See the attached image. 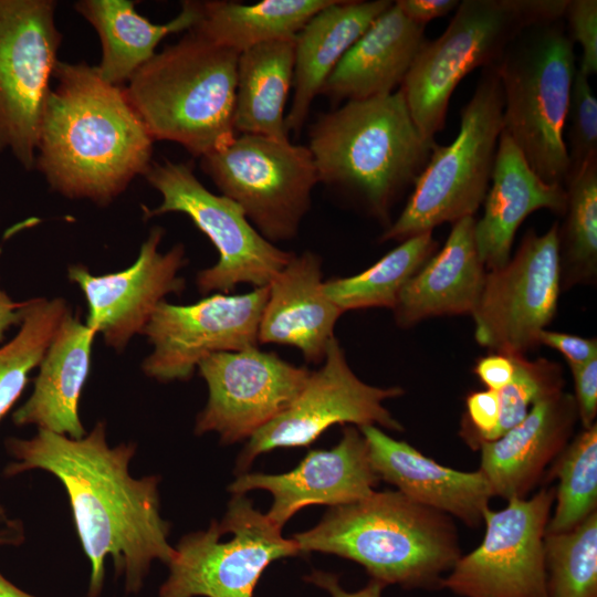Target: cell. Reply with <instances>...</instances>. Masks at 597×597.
<instances>
[{
    "instance_id": "obj_1",
    "label": "cell",
    "mask_w": 597,
    "mask_h": 597,
    "mask_svg": "<svg viewBox=\"0 0 597 597\" xmlns=\"http://www.w3.org/2000/svg\"><path fill=\"white\" fill-rule=\"evenodd\" d=\"M6 446L15 459L6 467L7 476L41 469L64 486L91 564L88 597L103 588L107 556L116 573L125 574L128 593L140 589L153 561L170 563L176 551L159 513V476L130 475L134 442L109 447L105 422L98 421L80 439L38 429L30 439L9 438Z\"/></svg>"
},
{
    "instance_id": "obj_2",
    "label": "cell",
    "mask_w": 597,
    "mask_h": 597,
    "mask_svg": "<svg viewBox=\"0 0 597 597\" xmlns=\"http://www.w3.org/2000/svg\"><path fill=\"white\" fill-rule=\"evenodd\" d=\"M45 101L35 168L51 190L109 206L153 160L154 138L125 86L106 83L82 61H57Z\"/></svg>"
},
{
    "instance_id": "obj_3",
    "label": "cell",
    "mask_w": 597,
    "mask_h": 597,
    "mask_svg": "<svg viewBox=\"0 0 597 597\" xmlns=\"http://www.w3.org/2000/svg\"><path fill=\"white\" fill-rule=\"evenodd\" d=\"M293 540L301 554L323 552L352 559L385 586L441 587L442 574L461 557L448 514L399 491H375L354 503L332 506L315 527Z\"/></svg>"
},
{
    "instance_id": "obj_4",
    "label": "cell",
    "mask_w": 597,
    "mask_h": 597,
    "mask_svg": "<svg viewBox=\"0 0 597 597\" xmlns=\"http://www.w3.org/2000/svg\"><path fill=\"white\" fill-rule=\"evenodd\" d=\"M434 140L415 125L400 90L346 101L312 126L310 143L320 182L356 198L387 220L396 198L413 185Z\"/></svg>"
},
{
    "instance_id": "obj_5",
    "label": "cell",
    "mask_w": 597,
    "mask_h": 597,
    "mask_svg": "<svg viewBox=\"0 0 597 597\" xmlns=\"http://www.w3.org/2000/svg\"><path fill=\"white\" fill-rule=\"evenodd\" d=\"M239 53L193 29L145 63L125 86L154 140L203 157L228 145L233 127Z\"/></svg>"
},
{
    "instance_id": "obj_6",
    "label": "cell",
    "mask_w": 597,
    "mask_h": 597,
    "mask_svg": "<svg viewBox=\"0 0 597 597\" xmlns=\"http://www.w3.org/2000/svg\"><path fill=\"white\" fill-rule=\"evenodd\" d=\"M503 94V129L543 180L565 186L564 130L576 73L564 19L525 28L494 64Z\"/></svg>"
},
{
    "instance_id": "obj_7",
    "label": "cell",
    "mask_w": 597,
    "mask_h": 597,
    "mask_svg": "<svg viewBox=\"0 0 597 597\" xmlns=\"http://www.w3.org/2000/svg\"><path fill=\"white\" fill-rule=\"evenodd\" d=\"M568 0H463L443 33L426 40L400 91L420 134L434 140L450 98L473 70L494 65L525 28L564 18Z\"/></svg>"
},
{
    "instance_id": "obj_8",
    "label": "cell",
    "mask_w": 597,
    "mask_h": 597,
    "mask_svg": "<svg viewBox=\"0 0 597 597\" xmlns=\"http://www.w3.org/2000/svg\"><path fill=\"white\" fill-rule=\"evenodd\" d=\"M503 94L494 65L483 67L470 101L460 113L454 140L433 145L399 217L380 241L402 242L444 222L473 217L489 189L500 135Z\"/></svg>"
},
{
    "instance_id": "obj_9",
    "label": "cell",
    "mask_w": 597,
    "mask_h": 597,
    "mask_svg": "<svg viewBox=\"0 0 597 597\" xmlns=\"http://www.w3.org/2000/svg\"><path fill=\"white\" fill-rule=\"evenodd\" d=\"M143 177L161 195L159 206H143L145 220L184 213L217 249L218 262L196 275L201 294H228L243 283L269 285L294 255L263 238L234 201L208 190L196 177L191 161H153Z\"/></svg>"
},
{
    "instance_id": "obj_10",
    "label": "cell",
    "mask_w": 597,
    "mask_h": 597,
    "mask_svg": "<svg viewBox=\"0 0 597 597\" xmlns=\"http://www.w3.org/2000/svg\"><path fill=\"white\" fill-rule=\"evenodd\" d=\"M202 171L234 201L259 233L275 243L293 239L320 182L307 146L240 134L200 158Z\"/></svg>"
},
{
    "instance_id": "obj_11",
    "label": "cell",
    "mask_w": 597,
    "mask_h": 597,
    "mask_svg": "<svg viewBox=\"0 0 597 597\" xmlns=\"http://www.w3.org/2000/svg\"><path fill=\"white\" fill-rule=\"evenodd\" d=\"M175 551L158 597H253L269 564L301 554L244 495L232 498L220 523L186 535Z\"/></svg>"
},
{
    "instance_id": "obj_12",
    "label": "cell",
    "mask_w": 597,
    "mask_h": 597,
    "mask_svg": "<svg viewBox=\"0 0 597 597\" xmlns=\"http://www.w3.org/2000/svg\"><path fill=\"white\" fill-rule=\"evenodd\" d=\"M54 0H0V153L35 168L38 137L62 33Z\"/></svg>"
},
{
    "instance_id": "obj_13",
    "label": "cell",
    "mask_w": 597,
    "mask_h": 597,
    "mask_svg": "<svg viewBox=\"0 0 597 597\" xmlns=\"http://www.w3.org/2000/svg\"><path fill=\"white\" fill-rule=\"evenodd\" d=\"M558 228L555 222L544 234L528 229L509 262L486 271L471 314L478 344L507 355H524L538 345L562 286Z\"/></svg>"
},
{
    "instance_id": "obj_14",
    "label": "cell",
    "mask_w": 597,
    "mask_h": 597,
    "mask_svg": "<svg viewBox=\"0 0 597 597\" xmlns=\"http://www.w3.org/2000/svg\"><path fill=\"white\" fill-rule=\"evenodd\" d=\"M555 500L553 488L530 499L486 509L482 543L461 556L441 587L462 597H547L544 535Z\"/></svg>"
},
{
    "instance_id": "obj_15",
    "label": "cell",
    "mask_w": 597,
    "mask_h": 597,
    "mask_svg": "<svg viewBox=\"0 0 597 597\" xmlns=\"http://www.w3.org/2000/svg\"><path fill=\"white\" fill-rule=\"evenodd\" d=\"M269 286L238 295L214 293L193 304L163 301L143 331L151 353L144 374L161 383L189 379L209 355L258 345Z\"/></svg>"
},
{
    "instance_id": "obj_16",
    "label": "cell",
    "mask_w": 597,
    "mask_h": 597,
    "mask_svg": "<svg viewBox=\"0 0 597 597\" xmlns=\"http://www.w3.org/2000/svg\"><path fill=\"white\" fill-rule=\"evenodd\" d=\"M402 394L400 387L379 388L362 381L334 337L322 367L311 371L293 404L249 438L239 457L238 471H244L255 457L276 448L310 446L334 425H378L401 431L402 426L383 402Z\"/></svg>"
},
{
    "instance_id": "obj_17",
    "label": "cell",
    "mask_w": 597,
    "mask_h": 597,
    "mask_svg": "<svg viewBox=\"0 0 597 597\" xmlns=\"http://www.w3.org/2000/svg\"><path fill=\"white\" fill-rule=\"evenodd\" d=\"M197 369L207 384L208 401L195 432H217L226 443L250 438L283 413L311 374L256 346L209 355Z\"/></svg>"
},
{
    "instance_id": "obj_18",
    "label": "cell",
    "mask_w": 597,
    "mask_h": 597,
    "mask_svg": "<svg viewBox=\"0 0 597 597\" xmlns=\"http://www.w3.org/2000/svg\"><path fill=\"white\" fill-rule=\"evenodd\" d=\"M164 232L161 227H154L135 262L119 272L94 275L83 264L67 269L69 280L81 289L87 302L85 324L118 353L134 335L143 333L166 295L185 290V279L178 275L188 262L185 247L178 243L160 252Z\"/></svg>"
},
{
    "instance_id": "obj_19",
    "label": "cell",
    "mask_w": 597,
    "mask_h": 597,
    "mask_svg": "<svg viewBox=\"0 0 597 597\" xmlns=\"http://www.w3.org/2000/svg\"><path fill=\"white\" fill-rule=\"evenodd\" d=\"M379 480L364 436L349 426L337 446L310 451L294 470L283 474H243L228 490L233 495L254 489L269 491L273 502L266 516L282 528L304 506H338L363 500L375 492Z\"/></svg>"
},
{
    "instance_id": "obj_20",
    "label": "cell",
    "mask_w": 597,
    "mask_h": 597,
    "mask_svg": "<svg viewBox=\"0 0 597 597\" xmlns=\"http://www.w3.org/2000/svg\"><path fill=\"white\" fill-rule=\"evenodd\" d=\"M577 418L574 396L561 391L535 402L520 423L496 440L478 443L479 470L493 496L525 499L568 444Z\"/></svg>"
},
{
    "instance_id": "obj_21",
    "label": "cell",
    "mask_w": 597,
    "mask_h": 597,
    "mask_svg": "<svg viewBox=\"0 0 597 597\" xmlns=\"http://www.w3.org/2000/svg\"><path fill=\"white\" fill-rule=\"evenodd\" d=\"M370 463L383 479L412 501L451 514L465 524L483 521L493 496L480 470L465 472L437 463L405 441H398L373 425L359 427Z\"/></svg>"
},
{
    "instance_id": "obj_22",
    "label": "cell",
    "mask_w": 597,
    "mask_h": 597,
    "mask_svg": "<svg viewBox=\"0 0 597 597\" xmlns=\"http://www.w3.org/2000/svg\"><path fill=\"white\" fill-rule=\"evenodd\" d=\"M484 212L474 222V242L486 271L511 258L515 233L525 218L540 209L565 213V186L543 180L504 132L501 133Z\"/></svg>"
},
{
    "instance_id": "obj_23",
    "label": "cell",
    "mask_w": 597,
    "mask_h": 597,
    "mask_svg": "<svg viewBox=\"0 0 597 597\" xmlns=\"http://www.w3.org/2000/svg\"><path fill=\"white\" fill-rule=\"evenodd\" d=\"M322 260L310 251L294 254L270 282L258 343L293 346L307 363L323 362L344 313L324 292Z\"/></svg>"
},
{
    "instance_id": "obj_24",
    "label": "cell",
    "mask_w": 597,
    "mask_h": 597,
    "mask_svg": "<svg viewBox=\"0 0 597 597\" xmlns=\"http://www.w3.org/2000/svg\"><path fill=\"white\" fill-rule=\"evenodd\" d=\"M425 30L392 2L343 55L321 94L353 101L396 92L426 41Z\"/></svg>"
},
{
    "instance_id": "obj_25",
    "label": "cell",
    "mask_w": 597,
    "mask_h": 597,
    "mask_svg": "<svg viewBox=\"0 0 597 597\" xmlns=\"http://www.w3.org/2000/svg\"><path fill=\"white\" fill-rule=\"evenodd\" d=\"M474 217L454 222L442 249L401 289L392 308L399 326L472 314L486 274L474 242Z\"/></svg>"
},
{
    "instance_id": "obj_26",
    "label": "cell",
    "mask_w": 597,
    "mask_h": 597,
    "mask_svg": "<svg viewBox=\"0 0 597 597\" xmlns=\"http://www.w3.org/2000/svg\"><path fill=\"white\" fill-rule=\"evenodd\" d=\"M96 332L69 314L60 325L41 363L31 396L12 415L17 426L80 439L86 431L78 402L86 383Z\"/></svg>"
},
{
    "instance_id": "obj_27",
    "label": "cell",
    "mask_w": 597,
    "mask_h": 597,
    "mask_svg": "<svg viewBox=\"0 0 597 597\" xmlns=\"http://www.w3.org/2000/svg\"><path fill=\"white\" fill-rule=\"evenodd\" d=\"M391 3L333 0L300 30L294 40V92L285 115L287 133L301 132L314 98L343 55Z\"/></svg>"
},
{
    "instance_id": "obj_28",
    "label": "cell",
    "mask_w": 597,
    "mask_h": 597,
    "mask_svg": "<svg viewBox=\"0 0 597 597\" xmlns=\"http://www.w3.org/2000/svg\"><path fill=\"white\" fill-rule=\"evenodd\" d=\"M135 4L130 0H78L73 6L100 38L102 57L95 67L111 85L125 86L156 54L164 38L189 31L202 15L201 1L186 0L177 17L158 24L139 14Z\"/></svg>"
},
{
    "instance_id": "obj_29",
    "label": "cell",
    "mask_w": 597,
    "mask_h": 597,
    "mask_svg": "<svg viewBox=\"0 0 597 597\" xmlns=\"http://www.w3.org/2000/svg\"><path fill=\"white\" fill-rule=\"evenodd\" d=\"M294 41H273L239 54L233 112L235 134L286 140L285 105L293 85Z\"/></svg>"
},
{
    "instance_id": "obj_30",
    "label": "cell",
    "mask_w": 597,
    "mask_h": 597,
    "mask_svg": "<svg viewBox=\"0 0 597 597\" xmlns=\"http://www.w3.org/2000/svg\"><path fill=\"white\" fill-rule=\"evenodd\" d=\"M332 1H201L202 15L192 29L213 43L240 54L268 42L294 41L305 23Z\"/></svg>"
},
{
    "instance_id": "obj_31",
    "label": "cell",
    "mask_w": 597,
    "mask_h": 597,
    "mask_svg": "<svg viewBox=\"0 0 597 597\" xmlns=\"http://www.w3.org/2000/svg\"><path fill=\"white\" fill-rule=\"evenodd\" d=\"M437 248L432 231L411 237L365 271L324 281V292L343 312L369 307L394 308L401 289Z\"/></svg>"
},
{
    "instance_id": "obj_32",
    "label": "cell",
    "mask_w": 597,
    "mask_h": 597,
    "mask_svg": "<svg viewBox=\"0 0 597 597\" xmlns=\"http://www.w3.org/2000/svg\"><path fill=\"white\" fill-rule=\"evenodd\" d=\"M71 307L64 298L25 301L17 334L0 346V419L23 392L30 373L39 366Z\"/></svg>"
},
{
    "instance_id": "obj_33",
    "label": "cell",
    "mask_w": 597,
    "mask_h": 597,
    "mask_svg": "<svg viewBox=\"0 0 597 597\" xmlns=\"http://www.w3.org/2000/svg\"><path fill=\"white\" fill-rule=\"evenodd\" d=\"M566 220L558 228L561 283L591 282L597 273V158L565 182Z\"/></svg>"
},
{
    "instance_id": "obj_34",
    "label": "cell",
    "mask_w": 597,
    "mask_h": 597,
    "mask_svg": "<svg viewBox=\"0 0 597 597\" xmlns=\"http://www.w3.org/2000/svg\"><path fill=\"white\" fill-rule=\"evenodd\" d=\"M558 478L556 506L545 533L568 532L597 506V425L584 429L558 455L553 467Z\"/></svg>"
},
{
    "instance_id": "obj_35",
    "label": "cell",
    "mask_w": 597,
    "mask_h": 597,
    "mask_svg": "<svg viewBox=\"0 0 597 597\" xmlns=\"http://www.w3.org/2000/svg\"><path fill=\"white\" fill-rule=\"evenodd\" d=\"M543 543L547 597H597V512Z\"/></svg>"
},
{
    "instance_id": "obj_36",
    "label": "cell",
    "mask_w": 597,
    "mask_h": 597,
    "mask_svg": "<svg viewBox=\"0 0 597 597\" xmlns=\"http://www.w3.org/2000/svg\"><path fill=\"white\" fill-rule=\"evenodd\" d=\"M510 356L514 363L513 377L498 391L499 422L484 441L496 440L520 423L527 416L531 405L563 391L564 380L558 364L545 358L530 360L521 354Z\"/></svg>"
},
{
    "instance_id": "obj_37",
    "label": "cell",
    "mask_w": 597,
    "mask_h": 597,
    "mask_svg": "<svg viewBox=\"0 0 597 597\" xmlns=\"http://www.w3.org/2000/svg\"><path fill=\"white\" fill-rule=\"evenodd\" d=\"M567 119L569 177L588 160L597 158V98L589 77L578 69L572 83Z\"/></svg>"
},
{
    "instance_id": "obj_38",
    "label": "cell",
    "mask_w": 597,
    "mask_h": 597,
    "mask_svg": "<svg viewBox=\"0 0 597 597\" xmlns=\"http://www.w3.org/2000/svg\"><path fill=\"white\" fill-rule=\"evenodd\" d=\"M569 39L580 45L582 57L577 67L586 76L597 72V1L568 0L564 18Z\"/></svg>"
},
{
    "instance_id": "obj_39",
    "label": "cell",
    "mask_w": 597,
    "mask_h": 597,
    "mask_svg": "<svg viewBox=\"0 0 597 597\" xmlns=\"http://www.w3.org/2000/svg\"><path fill=\"white\" fill-rule=\"evenodd\" d=\"M467 421L462 422L461 436L473 449L496 428L500 418L499 392L474 391L468 395Z\"/></svg>"
},
{
    "instance_id": "obj_40",
    "label": "cell",
    "mask_w": 597,
    "mask_h": 597,
    "mask_svg": "<svg viewBox=\"0 0 597 597\" xmlns=\"http://www.w3.org/2000/svg\"><path fill=\"white\" fill-rule=\"evenodd\" d=\"M574 379L575 402L584 429L594 426L597 415V358L580 365H569Z\"/></svg>"
},
{
    "instance_id": "obj_41",
    "label": "cell",
    "mask_w": 597,
    "mask_h": 597,
    "mask_svg": "<svg viewBox=\"0 0 597 597\" xmlns=\"http://www.w3.org/2000/svg\"><path fill=\"white\" fill-rule=\"evenodd\" d=\"M537 342L558 350L569 365H580L597 358V342L595 338H584L544 329L540 333Z\"/></svg>"
},
{
    "instance_id": "obj_42",
    "label": "cell",
    "mask_w": 597,
    "mask_h": 597,
    "mask_svg": "<svg viewBox=\"0 0 597 597\" xmlns=\"http://www.w3.org/2000/svg\"><path fill=\"white\" fill-rule=\"evenodd\" d=\"M473 370L488 389L500 391L511 381L514 373V363L510 355L494 353L481 357Z\"/></svg>"
},
{
    "instance_id": "obj_43",
    "label": "cell",
    "mask_w": 597,
    "mask_h": 597,
    "mask_svg": "<svg viewBox=\"0 0 597 597\" xmlns=\"http://www.w3.org/2000/svg\"><path fill=\"white\" fill-rule=\"evenodd\" d=\"M410 20L426 24L432 19L447 15L457 9L458 0H398L395 1Z\"/></svg>"
},
{
    "instance_id": "obj_44",
    "label": "cell",
    "mask_w": 597,
    "mask_h": 597,
    "mask_svg": "<svg viewBox=\"0 0 597 597\" xmlns=\"http://www.w3.org/2000/svg\"><path fill=\"white\" fill-rule=\"evenodd\" d=\"M307 579L327 589L332 597H381V591L385 587L384 584L371 579L363 589L355 593H348L341 588L337 580L332 575L315 573Z\"/></svg>"
},
{
    "instance_id": "obj_45",
    "label": "cell",
    "mask_w": 597,
    "mask_h": 597,
    "mask_svg": "<svg viewBox=\"0 0 597 597\" xmlns=\"http://www.w3.org/2000/svg\"><path fill=\"white\" fill-rule=\"evenodd\" d=\"M24 302L13 301L0 289V343L6 338L7 332L12 326H19L23 318Z\"/></svg>"
},
{
    "instance_id": "obj_46",
    "label": "cell",
    "mask_w": 597,
    "mask_h": 597,
    "mask_svg": "<svg viewBox=\"0 0 597 597\" xmlns=\"http://www.w3.org/2000/svg\"><path fill=\"white\" fill-rule=\"evenodd\" d=\"M0 597H35L8 580L0 572Z\"/></svg>"
},
{
    "instance_id": "obj_47",
    "label": "cell",
    "mask_w": 597,
    "mask_h": 597,
    "mask_svg": "<svg viewBox=\"0 0 597 597\" xmlns=\"http://www.w3.org/2000/svg\"><path fill=\"white\" fill-rule=\"evenodd\" d=\"M2 514H3V510L0 506V515H2ZM17 538L20 540V537H15L13 535H10L7 532H0V545L14 544Z\"/></svg>"
}]
</instances>
